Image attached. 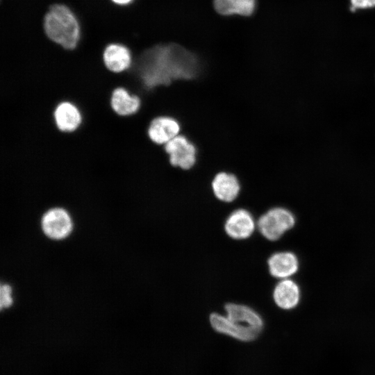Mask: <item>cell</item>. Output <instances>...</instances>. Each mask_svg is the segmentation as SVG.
Segmentation results:
<instances>
[{
  "instance_id": "obj_5",
  "label": "cell",
  "mask_w": 375,
  "mask_h": 375,
  "mask_svg": "<svg viewBox=\"0 0 375 375\" xmlns=\"http://www.w3.org/2000/svg\"><path fill=\"white\" fill-rule=\"evenodd\" d=\"M260 233L270 241L280 239L295 224V217L289 210L283 207H274L262 215L258 220Z\"/></svg>"
},
{
  "instance_id": "obj_1",
  "label": "cell",
  "mask_w": 375,
  "mask_h": 375,
  "mask_svg": "<svg viewBox=\"0 0 375 375\" xmlns=\"http://www.w3.org/2000/svg\"><path fill=\"white\" fill-rule=\"evenodd\" d=\"M199 72L194 53L176 44H158L133 54L131 66L117 74V81L119 87L139 96L175 81L194 79Z\"/></svg>"
},
{
  "instance_id": "obj_7",
  "label": "cell",
  "mask_w": 375,
  "mask_h": 375,
  "mask_svg": "<svg viewBox=\"0 0 375 375\" xmlns=\"http://www.w3.org/2000/svg\"><path fill=\"white\" fill-rule=\"evenodd\" d=\"M45 234L53 239L65 238L72 230L69 215L61 207H53L46 211L42 218Z\"/></svg>"
},
{
  "instance_id": "obj_15",
  "label": "cell",
  "mask_w": 375,
  "mask_h": 375,
  "mask_svg": "<svg viewBox=\"0 0 375 375\" xmlns=\"http://www.w3.org/2000/svg\"><path fill=\"white\" fill-rule=\"evenodd\" d=\"M256 0H213L216 11L222 15L249 16L255 10Z\"/></svg>"
},
{
  "instance_id": "obj_4",
  "label": "cell",
  "mask_w": 375,
  "mask_h": 375,
  "mask_svg": "<svg viewBox=\"0 0 375 375\" xmlns=\"http://www.w3.org/2000/svg\"><path fill=\"white\" fill-rule=\"evenodd\" d=\"M169 163L174 168L190 171L197 162L198 149L186 135L179 134L162 146Z\"/></svg>"
},
{
  "instance_id": "obj_11",
  "label": "cell",
  "mask_w": 375,
  "mask_h": 375,
  "mask_svg": "<svg viewBox=\"0 0 375 375\" xmlns=\"http://www.w3.org/2000/svg\"><path fill=\"white\" fill-rule=\"evenodd\" d=\"M53 117L58 129L64 133L74 132L83 121L79 108L68 101H63L57 105Z\"/></svg>"
},
{
  "instance_id": "obj_6",
  "label": "cell",
  "mask_w": 375,
  "mask_h": 375,
  "mask_svg": "<svg viewBox=\"0 0 375 375\" xmlns=\"http://www.w3.org/2000/svg\"><path fill=\"white\" fill-rule=\"evenodd\" d=\"M181 122L170 115L153 117L148 126L147 135L154 144L163 146L178 135L181 131Z\"/></svg>"
},
{
  "instance_id": "obj_8",
  "label": "cell",
  "mask_w": 375,
  "mask_h": 375,
  "mask_svg": "<svg viewBox=\"0 0 375 375\" xmlns=\"http://www.w3.org/2000/svg\"><path fill=\"white\" fill-rule=\"evenodd\" d=\"M255 227L253 215L244 208L233 210L224 224V229L227 235L236 240L249 238L253 233Z\"/></svg>"
},
{
  "instance_id": "obj_10",
  "label": "cell",
  "mask_w": 375,
  "mask_h": 375,
  "mask_svg": "<svg viewBox=\"0 0 375 375\" xmlns=\"http://www.w3.org/2000/svg\"><path fill=\"white\" fill-rule=\"evenodd\" d=\"M103 61L110 72L118 74L130 68L133 62V56L126 46L113 42L108 44L104 48Z\"/></svg>"
},
{
  "instance_id": "obj_17",
  "label": "cell",
  "mask_w": 375,
  "mask_h": 375,
  "mask_svg": "<svg viewBox=\"0 0 375 375\" xmlns=\"http://www.w3.org/2000/svg\"><path fill=\"white\" fill-rule=\"evenodd\" d=\"M351 10L358 8H368L375 6V0H351Z\"/></svg>"
},
{
  "instance_id": "obj_12",
  "label": "cell",
  "mask_w": 375,
  "mask_h": 375,
  "mask_svg": "<svg viewBox=\"0 0 375 375\" xmlns=\"http://www.w3.org/2000/svg\"><path fill=\"white\" fill-rule=\"evenodd\" d=\"M270 274L277 278L285 279L299 269L297 256L290 251H281L272 254L267 260Z\"/></svg>"
},
{
  "instance_id": "obj_16",
  "label": "cell",
  "mask_w": 375,
  "mask_h": 375,
  "mask_svg": "<svg viewBox=\"0 0 375 375\" xmlns=\"http://www.w3.org/2000/svg\"><path fill=\"white\" fill-rule=\"evenodd\" d=\"M11 288L8 285L1 286V308H7L12 303Z\"/></svg>"
},
{
  "instance_id": "obj_2",
  "label": "cell",
  "mask_w": 375,
  "mask_h": 375,
  "mask_svg": "<svg viewBox=\"0 0 375 375\" xmlns=\"http://www.w3.org/2000/svg\"><path fill=\"white\" fill-rule=\"evenodd\" d=\"M224 309L226 316L217 312L210 316V324L216 331L244 342L257 338L262 329L263 322L254 310L233 303H226Z\"/></svg>"
},
{
  "instance_id": "obj_18",
  "label": "cell",
  "mask_w": 375,
  "mask_h": 375,
  "mask_svg": "<svg viewBox=\"0 0 375 375\" xmlns=\"http://www.w3.org/2000/svg\"><path fill=\"white\" fill-rule=\"evenodd\" d=\"M113 3L124 6L131 4L134 0H110Z\"/></svg>"
},
{
  "instance_id": "obj_3",
  "label": "cell",
  "mask_w": 375,
  "mask_h": 375,
  "mask_svg": "<svg viewBox=\"0 0 375 375\" xmlns=\"http://www.w3.org/2000/svg\"><path fill=\"white\" fill-rule=\"evenodd\" d=\"M43 28L53 42L68 50L75 49L81 37V26L76 15L67 6L52 4L44 16Z\"/></svg>"
},
{
  "instance_id": "obj_9",
  "label": "cell",
  "mask_w": 375,
  "mask_h": 375,
  "mask_svg": "<svg viewBox=\"0 0 375 375\" xmlns=\"http://www.w3.org/2000/svg\"><path fill=\"white\" fill-rule=\"evenodd\" d=\"M211 189L218 200L230 203L238 197L241 186L238 176L233 173L220 171L212 176Z\"/></svg>"
},
{
  "instance_id": "obj_13",
  "label": "cell",
  "mask_w": 375,
  "mask_h": 375,
  "mask_svg": "<svg viewBox=\"0 0 375 375\" xmlns=\"http://www.w3.org/2000/svg\"><path fill=\"white\" fill-rule=\"evenodd\" d=\"M110 106L118 115L126 117L138 112L141 106V99L136 94H131L124 87H117L113 90Z\"/></svg>"
},
{
  "instance_id": "obj_14",
  "label": "cell",
  "mask_w": 375,
  "mask_h": 375,
  "mask_svg": "<svg viewBox=\"0 0 375 375\" xmlns=\"http://www.w3.org/2000/svg\"><path fill=\"white\" fill-rule=\"evenodd\" d=\"M300 297L299 285L289 278L282 279L274 289V301L276 306L283 310L294 308L299 304Z\"/></svg>"
}]
</instances>
